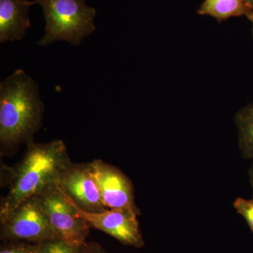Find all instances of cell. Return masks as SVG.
Segmentation results:
<instances>
[{"instance_id": "1", "label": "cell", "mask_w": 253, "mask_h": 253, "mask_svg": "<svg viewBox=\"0 0 253 253\" xmlns=\"http://www.w3.org/2000/svg\"><path fill=\"white\" fill-rule=\"evenodd\" d=\"M27 144L21 162L7 169L8 193L1 201L0 219L23 201L57 184L63 172L72 163L62 140L46 144H36L31 140Z\"/></svg>"}, {"instance_id": "2", "label": "cell", "mask_w": 253, "mask_h": 253, "mask_svg": "<svg viewBox=\"0 0 253 253\" xmlns=\"http://www.w3.org/2000/svg\"><path fill=\"white\" fill-rule=\"evenodd\" d=\"M44 105L39 86L17 69L0 83V142L3 149H14L33 140L41 128Z\"/></svg>"}, {"instance_id": "3", "label": "cell", "mask_w": 253, "mask_h": 253, "mask_svg": "<svg viewBox=\"0 0 253 253\" xmlns=\"http://www.w3.org/2000/svg\"><path fill=\"white\" fill-rule=\"evenodd\" d=\"M45 19L44 36L38 45L45 46L58 41L79 46L96 30V11L86 0H34Z\"/></svg>"}, {"instance_id": "4", "label": "cell", "mask_w": 253, "mask_h": 253, "mask_svg": "<svg viewBox=\"0 0 253 253\" xmlns=\"http://www.w3.org/2000/svg\"><path fill=\"white\" fill-rule=\"evenodd\" d=\"M0 238L3 242L41 243L56 237L45 211L38 196L18 205L0 219Z\"/></svg>"}, {"instance_id": "5", "label": "cell", "mask_w": 253, "mask_h": 253, "mask_svg": "<svg viewBox=\"0 0 253 253\" xmlns=\"http://www.w3.org/2000/svg\"><path fill=\"white\" fill-rule=\"evenodd\" d=\"M37 196L56 238L78 247L87 243L90 226L78 215L71 200L57 184L48 186Z\"/></svg>"}, {"instance_id": "6", "label": "cell", "mask_w": 253, "mask_h": 253, "mask_svg": "<svg viewBox=\"0 0 253 253\" xmlns=\"http://www.w3.org/2000/svg\"><path fill=\"white\" fill-rule=\"evenodd\" d=\"M106 209H124L140 214L134 201V187L121 169L101 160L88 163Z\"/></svg>"}, {"instance_id": "7", "label": "cell", "mask_w": 253, "mask_h": 253, "mask_svg": "<svg viewBox=\"0 0 253 253\" xmlns=\"http://www.w3.org/2000/svg\"><path fill=\"white\" fill-rule=\"evenodd\" d=\"M71 202L78 215L90 228L103 231L126 246L136 249L144 246L136 217L138 214L135 212L124 209H106L102 212H89L78 207L72 200Z\"/></svg>"}, {"instance_id": "8", "label": "cell", "mask_w": 253, "mask_h": 253, "mask_svg": "<svg viewBox=\"0 0 253 253\" xmlns=\"http://www.w3.org/2000/svg\"><path fill=\"white\" fill-rule=\"evenodd\" d=\"M57 185L83 211L99 212L106 209L88 163H71L63 172Z\"/></svg>"}, {"instance_id": "9", "label": "cell", "mask_w": 253, "mask_h": 253, "mask_svg": "<svg viewBox=\"0 0 253 253\" xmlns=\"http://www.w3.org/2000/svg\"><path fill=\"white\" fill-rule=\"evenodd\" d=\"M34 0H0V43L21 41L31 26L29 9Z\"/></svg>"}, {"instance_id": "10", "label": "cell", "mask_w": 253, "mask_h": 253, "mask_svg": "<svg viewBox=\"0 0 253 253\" xmlns=\"http://www.w3.org/2000/svg\"><path fill=\"white\" fill-rule=\"evenodd\" d=\"M252 12L245 0H205L198 10L199 14L212 16L219 22L242 16L249 18Z\"/></svg>"}, {"instance_id": "11", "label": "cell", "mask_w": 253, "mask_h": 253, "mask_svg": "<svg viewBox=\"0 0 253 253\" xmlns=\"http://www.w3.org/2000/svg\"><path fill=\"white\" fill-rule=\"evenodd\" d=\"M235 120L243 156L247 159H253V104L240 110Z\"/></svg>"}, {"instance_id": "12", "label": "cell", "mask_w": 253, "mask_h": 253, "mask_svg": "<svg viewBox=\"0 0 253 253\" xmlns=\"http://www.w3.org/2000/svg\"><path fill=\"white\" fill-rule=\"evenodd\" d=\"M39 244V253H80L81 249L56 237Z\"/></svg>"}, {"instance_id": "13", "label": "cell", "mask_w": 253, "mask_h": 253, "mask_svg": "<svg viewBox=\"0 0 253 253\" xmlns=\"http://www.w3.org/2000/svg\"><path fill=\"white\" fill-rule=\"evenodd\" d=\"M39 243L10 241L1 245L0 253H39Z\"/></svg>"}, {"instance_id": "14", "label": "cell", "mask_w": 253, "mask_h": 253, "mask_svg": "<svg viewBox=\"0 0 253 253\" xmlns=\"http://www.w3.org/2000/svg\"><path fill=\"white\" fill-rule=\"evenodd\" d=\"M234 206L237 212L244 218L253 234V198L250 200L239 198L234 201Z\"/></svg>"}, {"instance_id": "15", "label": "cell", "mask_w": 253, "mask_h": 253, "mask_svg": "<svg viewBox=\"0 0 253 253\" xmlns=\"http://www.w3.org/2000/svg\"><path fill=\"white\" fill-rule=\"evenodd\" d=\"M80 253H108L96 243H86L82 246Z\"/></svg>"}, {"instance_id": "16", "label": "cell", "mask_w": 253, "mask_h": 253, "mask_svg": "<svg viewBox=\"0 0 253 253\" xmlns=\"http://www.w3.org/2000/svg\"><path fill=\"white\" fill-rule=\"evenodd\" d=\"M249 179L250 182H251V186H252L253 190V163L252 164V166H251V168H250Z\"/></svg>"}, {"instance_id": "17", "label": "cell", "mask_w": 253, "mask_h": 253, "mask_svg": "<svg viewBox=\"0 0 253 253\" xmlns=\"http://www.w3.org/2000/svg\"><path fill=\"white\" fill-rule=\"evenodd\" d=\"M251 9H253V0H245Z\"/></svg>"}, {"instance_id": "18", "label": "cell", "mask_w": 253, "mask_h": 253, "mask_svg": "<svg viewBox=\"0 0 253 253\" xmlns=\"http://www.w3.org/2000/svg\"><path fill=\"white\" fill-rule=\"evenodd\" d=\"M249 19L250 20V21H251V23H252V33L253 36V9L252 14H251V16H250V17L249 18Z\"/></svg>"}]
</instances>
